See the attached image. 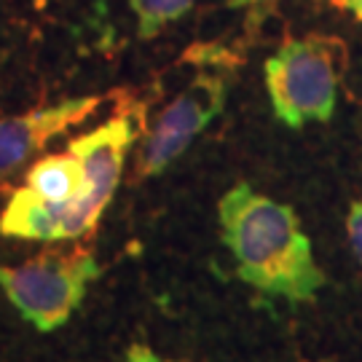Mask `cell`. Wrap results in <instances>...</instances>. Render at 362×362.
<instances>
[{
	"mask_svg": "<svg viewBox=\"0 0 362 362\" xmlns=\"http://www.w3.org/2000/svg\"><path fill=\"white\" fill-rule=\"evenodd\" d=\"M218 223L236 276L260 296L303 306L327 285L298 212L285 202L239 180L220 196Z\"/></svg>",
	"mask_w": 362,
	"mask_h": 362,
	"instance_id": "1",
	"label": "cell"
},
{
	"mask_svg": "<svg viewBox=\"0 0 362 362\" xmlns=\"http://www.w3.org/2000/svg\"><path fill=\"white\" fill-rule=\"evenodd\" d=\"M346 65L349 49L336 35L309 33L282 40V46L263 65L266 91L276 121L287 129L327 124L336 113L338 86Z\"/></svg>",
	"mask_w": 362,
	"mask_h": 362,
	"instance_id": "2",
	"label": "cell"
},
{
	"mask_svg": "<svg viewBox=\"0 0 362 362\" xmlns=\"http://www.w3.org/2000/svg\"><path fill=\"white\" fill-rule=\"evenodd\" d=\"M103 276L89 247L46 250L19 266L0 263V290L38 333H54L83 303L89 287Z\"/></svg>",
	"mask_w": 362,
	"mask_h": 362,
	"instance_id": "3",
	"label": "cell"
},
{
	"mask_svg": "<svg viewBox=\"0 0 362 362\" xmlns=\"http://www.w3.org/2000/svg\"><path fill=\"white\" fill-rule=\"evenodd\" d=\"M228 59H218L212 70H199L172 100H169L151 127L145 129L137 158L134 180L143 182L158 177L180 158L191 143L223 113L228 100V76L220 70Z\"/></svg>",
	"mask_w": 362,
	"mask_h": 362,
	"instance_id": "4",
	"label": "cell"
},
{
	"mask_svg": "<svg viewBox=\"0 0 362 362\" xmlns=\"http://www.w3.org/2000/svg\"><path fill=\"white\" fill-rule=\"evenodd\" d=\"M137 137H140L137 118L129 110H121L110 121H105L103 127L86 132L70 143L67 151L81 161L89 185L86 196L78 204H70V239L94 233L103 212L113 202L121 185L127 153L137 143Z\"/></svg>",
	"mask_w": 362,
	"mask_h": 362,
	"instance_id": "5",
	"label": "cell"
},
{
	"mask_svg": "<svg viewBox=\"0 0 362 362\" xmlns=\"http://www.w3.org/2000/svg\"><path fill=\"white\" fill-rule=\"evenodd\" d=\"M100 105V94H86L0 118V182L22 172L27 164L38 161V156L49 148L54 137L94 116Z\"/></svg>",
	"mask_w": 362,
	"mask_h": 362,
	"instance_id": "6",
	"label": "cell"
},
{
	"mask_svg": "<svg viewBox=\"0 0 362 362\" xmlns=\"http://www.w3.org/2000/svg\"><path fill=\"white\" fill-rule=\"evenodd\" d=\"M0 236L25 242H70V204H52L22 185L0 215Z\"/></svg>",
	"mask_w": 362,
	"mask_h": 362,
	"instance_id": "7",
	"label": "cell"
},
{
	"mask_svg": "<svg viewBox=\"0 0 362 362\" xmlns=\"http://www.w3.org/2000/svg\"><path fill=\"white\" fill-rule=\"evenodd\" d=\"M25 185L52 204H78L89 191L86 172L70 151L33 161L25 175Z\"/></svg>",
	"mask_w": 362,
	"mask_h": 362,
	"instance_id": "8",
	"label": "cell"
},
{
	"mask_svg": "<svg viewBox=\"0 0 362 362\" xmlns=\"http://www.w3.org/2000/svg\"><path fill=\"white\" fill-rule=\"evenodd\" d=\"M199 0H129V8L137 22V38L153 40L169 25L185 19Z\"/></svg>",
	"mask_w": 362,
	"mask_h": 362,
	"instance_id": "9",
	"label": "cell"
},
{
	"mask_svg": "<svg viewBox=\"0 0 362 362\" xmlns=\"http://www.w3.org/2000/svg\"><path fill=\"white\" fill-rule=\"evenodd\" d=\"M346 236H349L351 252L362 266V199H354L346 212Z\"/></svg>",
	"mask_w": 362,
	"mask_h": 362,
	"instance_id": "10",
	"label": "cell"
},
{
	"mask_svg": "<svg viewBox=\"0 0 362 362\" xmlns=\"http://www.w3.org/2000/svg\"><path fill=\"white\" fill-rule=\"evenodd\" d=\"M317 3H330V6H341V0H317ZM276 0H228V8H247L250 19H258V16H266L269 11H274Z\"/></svg>",
	"mask_w": 362,
	"mask_h": 362,
	"instance_id": "11",
	"label": "cell"
},
{
	"mask_svg": "<svg viewBox=\"0 0 362 362\" xmlns=\"http://www.w3.org/2000/svg\"><path fill=\"white\" fill-rule=\"evenodd\" d=\"M121 362H167V360L153 346H148V344H132Z\"/></svg>",
	"mask_w": 362,
	"mask_h": 362,
	"instance_id": "12",
	"label": "cell"
},
{
	"mask_svg": "<svg viewBox=\"0 0 362 362\" xmlns=\"http://www.w3.org/2000/svg\"><path fill=\"white\" fill-rule=\"evenodd\" d=\"M338 8L349 11L357 22H362V0H341V6H338Z\"/></svg>",
	"mask_w": 362,
	"mask_h": 362,
	"instance_id": "13",
	"label": "cell"
}]
</instances>
